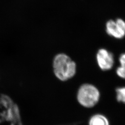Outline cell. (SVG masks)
<instances>
[{
	"label": "cell",
	"mask_w": 125,
	"mask_h": 125,
	"mask_svg": "<svg viewBox=\"0 0 125 125\" xmlns=\"http://www.w3.org/2000/svg\"><path fill=\"white\" fill-rule=\"evenodd\" d=\"M53 68L55 75L62 81L71 79L76 74V71L75 62L64 53L58 54L55 56L53 62Z\"/></svg>",
	"instance_id": "cell-1"
},
{
	"label": "cell",
	"mask_w": 125,
	"mask_h": 125,
	"mask_svg": "<svg viewBox=\"0 0 125 125\" xmlns=\"http://www.w3.org/2000/svg\"><path fill=\"white\" fill-rule=\"evenodd\" d=\"M100 98L99 89L94 85L85 83L81 85L78 90L77 99L82 106L91 108L95 106Z\"/></svg>",
	"instance_id": "cell-2"
},
{
	"label": "cell",
	"mask_w": 125,
	"mask_h": 125,
	"mask_svg": "<svg viewBox=\"0 0 125 125\" xmlns=\"http://www.w3.org/2000/svg\"><path fill=\"white\" fill-rule=\"evenodd\" d=\"M107 34L116 39H121L125 36V21L121 18L115 21L110 20L106 25Z\"/></svg>",
	"instance_id": "cell-3"
},
{
	"label": "cell",
	"mask_w": 125,
	"mask_h": 125,
	"mask_svg": "<svg viewBox=\"0 0 125 125\" xmlns=\"http://www.w3.org/2000/svg\"><path fill=\"white\" fill-rule=\"evenodd\" d=\"M96 58L99 67L102 71H109L114 65L113 54L106 49L101 48L99 50Z\"/></svg>",
	"instance_id": "cell-4"
},
{
	"label": "cell",
	"mask_w": 125,
	"mask_h": 125,
	"mask_svg": "<svg viewBox=\"0 0 125 125\" xmlns=\"http://www.w3.org/2000/svg\"><path fill=\"white\" fill-rule=\"evenodd\" d=\"M89 125H110V124L108 120L105 115L96 114L90 118Z\"/></svg>",
	"instance_id": "cell-5"
},
{
	"label": "cell",
	"mask_w": 125,
	"mask_h": 125,
	"mask_svg": "<svg viewBox=\"0 0 125 125\" xmlns=\"http://www.w3.org/2000/svg\"><path fill=\"white\" fill-rule=\"evenodd\" d=\"M116 97L117 101L125 104V87H121L116 89Z\"/></svg>",
	"instance_id": "cell-6"
},
{
	"label": "cell",
	"mask_w": 125,
	"mask_h": 125,
	"mask_svg": "<svg viewBox=\"0 0 125 125\" xmlns=\"http://www.w3.org/2000/svg\"><path fill=\"white\" fill-rule=\"evenodd\" d=\"M117 75L121 78L125 79V66L120 65L116 69Z\"/></svg>",
	"instance_id": "cell-7"
},
{
	"label": "cell",
	"mask_w": 125,
	"mask_h": 125,
	"mask_svg": "<svg viewBox=\"0 0 125 125\" xmlns=\"http://www.w3.org/2000/svg\"><path fill=\"white\" fill-rule=\"evenodd\" d=\"M119 61L121 65L125 66V53L121 54L119 58Z\"/></svg>",
	"instance_id": "cell-8"
}]
</instances>
